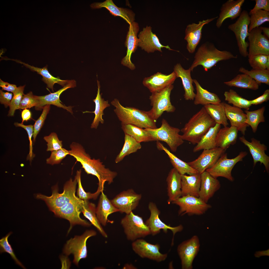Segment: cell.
Instances as JSON below:
<instances>
[{
    "instance_id": "11",
    "label": "cell",
    "mask_w": 269,
    "mask_h": 269,
    "mask_svg": "<svg viewBox=\"0 0 269 269\" xmlns=\"http://www.w3.org/2000/svg\"><path fill=\"white\" fill-rule=\"evenodd\" d=\"M82 201V200L77 197L74 199L53 212L56 216L65 219L69 221L70 226L67 234L75 225L78 224L89 227L91 224L80 217Z\"/></svg>"
},
{
    "instance_id": "20",
    "label": "cell",
    "mask_w": 269,
    "mask_h": 269,
    "mask_svg": "<svg viewBox=\"0 0 269 269\" xmlns=\"http://www.w3.org/2000/svg\"><path fill=\"white\" fill-rule=\"evenodd\" d=\"M218 16L200 21L197 23H193L188 25L185 30L184 39L187 42V48L188 52L193 54L199 43L202 37V28L205 25L209 23Z\"/></svg>"
},
{
    "instance_id": "12",
    "label": "cell",
    "mask_w": 269,
    "mask_h": 269,
    "mask_svg": "<svg viewBox=\"0 0 269 269\" xmlns=\"http://www.w3.org/2000/svg\"><path fill=\"white\" fill-rule=\"evenodd\" d=\"M247 153L246 151H242L234 158L229 159L227 158V153H224L213 166L206 171L215 178L222 177L233 182L234 180L231 174L233 168L237 163L243 160Z\"/></svg>"
},
{
    "instance_id": "38",
    "label": "cell",
    "mask_w": 269,
    "mask_h": 269,
    "mask_svg": "<svg viewBox=\"0 0 269 269\" xmlns=\"http://www.w3.org/2000/svg\"><path fill=\"white\" fill-rule=\"evenodd\" d=\"M95 205L90 202L88 200H82L80 208L81 212L83 213L84 216L90 222L91 224L94 226L102 235L107 238V234L102 227L96 216Z\"/></svg>"
},
{
    "instance_id": "8",
    "label": "cell",
    "mask_w": 269,
    "mask_h": 269,
    "mask_svg": "<svg viewBox=\"0 0 269 269\" xmlns=\"http://www.w3.org/2000/svg\"><path fill=\"white\" fill-rule=\"evenodd\" d=\"M96 232L93 230H87L80 236H75L66 242L63 249V253L68 256L72 254L73 262L76 266L80 260L86 258L87 256L86 242L89 238L95 236Z\"/></svg>"
},
{
    "instance_id": "5",
    "label": "cell",
    "mask_w": 269,
    "mask_h": 269,
    "mask_svg": "<svg viewBox=\"0 0 269 269\" xmlns=\"http://www.w3.org/2000/svg\"><path fill=\"white\" fill-rule=\"evenodd\" d=\"M77 181L76 177L73 180L71 178L67 182L64 187L63 192H58L57 186L52 188V194L50 196H47L40 194H37L36 198L44 201L52 212L63 206L67 203L75 199Z\"/></svg>"
},
{
    "instance_id": "9",
    "label": "cell",
    "mask_w": 269,
    "mask_h": 269,
    "mask_svg": "<svg viewBox=\"0 0 269 269\" xmlns=\"http://www.w3.org/2000/svg\"><path fill=\"white\" fill-rule=\"evenodd\" d=\"M121 223L129 240L133 241L151 234L149 227L142 218L132 211L126 214L121 219Z\"/></svg>"
},
{
    "instance_id": "19",
    "label": "cell",
    "mask_w": 269,
    "mask_h": 269,
    "mask_svg": "<svg viewBox=\"0 0 269 269\" xmlns=\"http://www.w3.org/2000/svg\"><path fill=\"white\" fill-rule=\"evenodd\" d=\"M141 198V194L131 189L122 192L111 201L119 212L127 214L136 207Z\"/></svg>"
},
{
    "instance_id": "35",
    "label": "cell",
    "mask_w": 269,
    "mask_h": 269,
    "mask_svg": "<svg viewBox=\"0 0 269 269\" xmlns=\"http://www.w3.org/2000/svg\"><path fill=\"white\" fill-rule=\"evenodd\" d=\"M156 145L158 149L163 150L166 153L174 168L181 175L187 174L189 175H191L199 173L196 170L190 166L187 163L182 160L172 153L159 141H157Z\"/></svg>"
},
{
    "instance_id": "64",
    "label": "cell",
    "mask_w": 269,
    "mask_h": 269,
    "mask_svg": "<svg viewBox=\"0 0 269 269\" xmlns=\"http://www.w3.org/2000/svg\"><path fill=\"white\" fill-rule=\"evenodd\" d=\"M260 253H258L257 252L256 253L255 256L256 257H259L261 256L267 255L269 256V249L265 251H259L258 252Z\"/></svg>"
},
{
    "instance_id": "41",
    "label": "cell",
    "mask_w": 269,
    "mask_h": 269,
    "mask_svg": "<svg viewBox=\"0 0 269 269\" xmlns=\"http://www.w3.org/2000/svg\"><path fill=\"white\" fill-rule=\"evenodd\" d=\"M206 111L215 123L227 126L229 124L225 115L224 102L215 104H210L204 106Z\"/></svg>"
},
{
    "instance_id": "6",
    "label": "cell",
    "mask_w": 269,
    "mask_h": 269,
    "mask_svg": "<svg viewBox=\"0 0 269 269\" xmlns=\"http://www.w3.org/2000/svg\"><path fill=\"white\" fill-rule=\"evenodd\" d=\"M161 123L159 128L144 129L149 133L153 141H164L172 152H175L178 147L184 142L181 135L179 134L181 130L171 126L164 119L162 120Z\"/></svg>"
},
{
    "instance_id": "56",
    "label": "cell",
    "mask_w": 269,
    "mask_h": 269,
    "mask_svg": "<svg viewBox=\"0 0 269 269\" xmlns=\"http://www.w3.org/2000/svg\"><path fill=\"white\" fill-rule=\"evenodd\" d=\"M69 154V150L63 148L52 151L50 156L46 160V163L52 165L59 164Z\"/></svg>"
},
{
    "instance_id": "53",
    "label": "cell",
    "mask_w": 269,
    "mask_h": 269,
    "mask_svg": "<svg viewBox=\"0 0 269 269\" xmlns=\"http://www.w3.org/2000/svg\"><path fill=\"white\" fill-rule=\"evenodd\" d=\"M44 139L47 143V151L52 152L62 148V141L59 140L55 133H52L49 135L44 136Z\"/></svg>"
},
{
    "instance_id": "31",
    "label": "cell",
    "mask_w": 269,
    "mask_h": 269,
    "mask_svg": "<svg viewBox=\"0 0 269 269\" xmlns=\"http://www.w3.org/2000/svg\"><path fill=\"white\" fill-rule=\"evenodd\" d=\"M174 70L177 77L180 78L182 80L185 90L184 96L185 100H193L196 94L194 92L195 90L193 85V79L191 76V70L190 68L188 69H185L179 63L174 66Z\"/></svg>"
},
{
    "instance_id": "1",
    "label": "cell",
    "mask_w": 269,
    "mask_h": 269,
    "mask_svg": "<svg viewBox=\"0 0 269 269\" xmlns=\"http://www.w3.org/2000/svg\"><path fill=\"white\" fill-rule=\"evenodd\" d=\"M70 148L69 155L80 163L87 174L93 175L97 178L99 181L98 189L103 191L106 182H108L109 184L113 182L117 175L116 172L106 168L100 159H91L80 144L73 142L70 145Z\"/></svg>"
},
{
    "instance_id": "13",
    "label": "cell",
    "mask_w": 269,
    "mask_h": 269,
    "mask_svg": "<svg viewBox=\"0 0 269 269\" xmlns=\"http://www.w3.org/2000/svg\"><path fill=\"white\" fill-rule=\"evenodd\" d=\"M172 203L179 206L178 214L181 215H202L211 207L199 197L189 195L182 196Z\"/></svg>"
},
{
    "instance_id": "36",
    "label": "cell",
    "mask_w": 269,
    "mask_h": 269,
    "mask_svg": "<svg viewBox=\"0 0 269 269\" xmlns=\"http://www.w3.org/2000/svg\"><path fill=\"white\" fill-rule=\"evenodd\" d=\"M98 90L95 98L93 100L95 104V110L93 112L86 111L83 113L88 112L94 113L95 116L91 125V128L96 129L100 123L102 124L104 123V121L102 118L104 115V111L106 108L109 107L110 104L108 100L105 101L102 98V94H100V82L97 80Z\"/></svg>"
},
{
    "instance_id": "24",
    "label": "cell",
    "mask_w": 269,
    "mask_h": 269,
    "mask_svg": "<svg viewBox=\"0 0 269 269\" xmlns=\"http://www.w3.org/2000/svg\"><path fill=\"white\" fill-rule=\"evenodd\" d=\"M125 42V46L127 48V54L122 59L121 63L132 70L135 69V67L131 61L132 53H134L138 46L139 39L137 37V34L139 27L138 23L134 22L129 25Z\"/></svg>"
},
{
    "instance_id": "48",
    "label": "cell",
    "mask_w": 269,
    "mask_h": 269,
    "mask_svg": "<svg viewBox=\"0 0 269 269\" xmlns=\"http://www.w3.org/2000/svg\"><path fill=\"white\" fill-rule=\"evenodd\" d=\"M250 17L249 33L253 29L259 27L265 22L269 21V12L260 10L251 15Z\"/></svg>"
},
{
    "instance_id": "44",
    "label": "cell",
    "mask_w": 269,
    "mask_h": 269,
    "mask_svg": "<svg viewBox=\"0 0 269 269\" xmlns=\"http://www.w3.org/2000/svg\"><path fill=\"white\" fill-rule=\"evenodd\" d=\"M140 143L138 142L133 137L125 134L124 143L122 149L115 159V162L118 163L122 161L124 158L130 154L135 152L141 148Z\"/></svg>"
},
{
    "instance_id": "50",
    "label": "cell",
    "mask_w": 269,
    "mask_h": 269,
    "mask_svg": "<svg viewBox=\"0 0 269 269\" xmlns=\"http://www.w3.org/2000/svg\"><path fill=\"white\" fill-rule=\"evenodd\" d=\"M12 233L11 232L8 233L5 236L0 240V253L6 252L9 254L16 264L23 269H26L25 267L22 263L17 259L14 253L11 245L8 241V238Z\"/></svg>"
},
{
    "instance_id": "49",
    "label": "cell",
    "mask_w": 269,
    "mask_h": 269,
    "mask_svg": "<svg viewBox=\"0 0 269 269\" xmlns=\"http://www.w3.org/2000/svg\"><path fill=\"white\" fill-rule=\"evenodd\" d=\"M249 64L253 69L269 70V55L260 54L248 58Z\"/></svg>"
},
{
    "instance_id": "52",
    "label": "cell",
    "mask_w": 269,
    "mask_h": 269,
    "mask_svg": "<svg viewBox=\"0 0 269 269\" xmlns=\"http://www.w3.org/2000/svg\"><path fill=\"white\" fill-rule=\"evenodd\" d=\"M81 171L80 170L77 171L75 176L77 179L78 185L77 194L78 197L80 199L84 200H88L92 199H96L100 192L97 190L94 193L85 192L82 187L81 184Z\"/></svg>"
},
{
    "instance_id": "26",
    "label": "cell",
    "mask_w": 269,
    "mask_h": 269,
    "mask_svg": "<svg viewBox=\"0 0 269 269\" xmlns=\"http://www.w3.org/2000/svg\"><path fill=\"white\" fill-rule=\"evenodd\" d=\"M201 175V183L199 197L207 203L215 193L220 189V184L217 178L213 177L206 171Z\"/></svg>"
},
{
    "instance_id": "61",
    "label": "cell",
    "mask_w": 269,
    "mask_h": 269,
    "mask_svg": "<svg viewBox=\"0 0 269 269\" xmlns=\"http://www.w3.org/2000/svg\"><path fill=\"white\" fill-rule=\"evenodd\" d=\"M0 86L2 88V90L11 92L13 93L15 92L17 87L16 85L5 82L1 79H0Z\"/></svg>"
},
{
    "instance_id": "51",
    "label": "cell",
    "mask_w": 269,
    "mask_h": 269,
    "mask_svg": "<svg viewBox=\"0 0 269 269\" xmlns=\"http://www.w3.org/2000/svg\"><path fill=\"white\" fill-rule=\"evenodd\" d=\"M25 85L20 86L17 87L13 93V96L9 106V110L8 115L13 116L15 110L19 109L22 97L24 94L23 91Z\"/></svg>"
},
{
    "instance_id": "54",
    "label": "cell",
    "mask_w": 269,
    "mask_h": 269,
    "mask_svg": "<svg viewBox=\"0 0 269 269\" xmlns=\"http://www.w3.org/2000/svg\"><path fill=\"white\" fill-rule=\"evenodd\" d=\"M50 108V105H47L43 108L42 112L38 119L35 121L33 126V142L34 143L38 134L43 127L45 121Z\"/></svg>"
},
{
    "instance_id": "33",
    "label": "cell",
    "mask_w": 269,
    "mask_h": 269,
    "mask_svg": "<svg viewBox=\"0 0 269 269\" xmlns=\"http://www.w3.org/2000/svg\"><path fill=\"white\" fill-rule=\"evenodd\" d=\"M96 209L97 217L101 224L106 226L109 220L108 217L110 214L119 211L112 204L103 191L101 192Z\"/></svg>"
},
{
    "instance_id": "46",
    "label": "cell",
    "mask_w": 269,
    "mask_h": 269,
    "mask_svg": "<svg viewBox=\"0 0 269 269\" xmlns=\"http://www.w3.org/2000/svg\"><path fill=\"white\" fill-rule=\"evenodd\" d=\"M224 95L225 100L234 106L248 110L252 105L250 100L243 98L232 89L225 91Z\"/></svg>"
},
{
    "instance_id": "45",
    "label": "cell",
    "mask_w": 269,
    "mask_h": 269,
    "mask_svg": "<svg viewBox=\"0 0 269 269\" xmlns=\"http://www.w3.org/2000/svg\"><path fill=\"white\" fill-rule=\"evenodd\" d=\"M265 109V107L263 106L254 111H245L246 116V123L251 126L254 133L256 132L259 124L265 121L264 116Z\"/></svg>"
},
{
    "instance_id": "4",
    "label": "cell",
    "mask_w": 269,
    "mask_h": 269,
    "mask_svg": "<svg viewBox=\"0 0 269 269\" xmlns=\"http://www.w3.org/2000/svg\"><path fill=\"white\" fill-rule=\"evenodd\" d=\"M237 56L230 52L220 51L212 43L206 42L198 48L194 56V60L190 67L191 71L199 65L202 66L207 71L217 62L231 59H237Z\"/></svg>"
},
{
    "instance_id": "28",
    "label": "cell",
    "mask_w": 269,
    "mask_h": 269,
    "mask_svg": "<svg viewBox=\"0 0 269 269\" xmlns=\"http://www.w3.org/2000/svg\"><path fill=\"white\" fill-rule=\"evenodd\" d=\"M226 116L230 123L231 126L237 128L238 131L244 135L247 127L249 126L246 123V114L241 109L224 102Z\"/></svg>"
},
{
    "instance_id": "57",
    "label": "cell",
    "mask_w": 269,
    "mask_h": 269,
    "mask_svg": "<svg viewBox=\"0 0 269 269\" xmlns=\"http://www.w3.org/2000/svg\"><path fill=\"white\" fill-rule=\"evenodd\" d=\"M14 125L16 127H20L23 128L26 130L27 133L30 143L29 153L27 156V160L31 161L35 156V155L33 152L32 142V137L33 135L34 131L33 126L31 125H25L23 123L17 122L15 123Z\"/></svg>"
},
{
    "instance_id": "37",
    "label": "cell",
    "mask_w": 269,
    "mask_h": 269,
    "mask_svg": "<svg viewBox=\"0 0 269 269\" xmlns=\"http://www.w3.org/2000/svg\"><path fill=\"white\" fill-rule=\"evenodd\" d=\"M18 63L24 65L31 71H35L41 75L43 77L42 80L47 84V87L52 89L53 91V86L55 83H58L64 87L68 82V80H63L59 77H55L53 76L49 72L47 69V66L42 68L35 67L29 65L19 61L13 60Z\"/></svg>"
},
{
    "instance_id": "55",
    "label": "cell",
    "mask_w": 269,
    "mask_h": 269,
    "mask_svg": "<svg viewBox=\"0 0 269 269\" xmlns=\"http://www.w3.org/2000/svg\"><path fill=\"white\" fill-rule=\"evenodd\" d=\"M39 101L37 96L33 95L32 92H30L26 94H24L22 97L19 109H25L37 106Z\"/></svg>"
},
{
    "instance_id": "10",
    "label": "cell",
    "mask_w": 269,
    "mask_h": 269,
    "mask_svg": "<svg viewBox=\"0 0 269 269\" xmlns=\"http://www.w3.org/2000/svg\"><path fill=\"white\" fill-rule=\"evenodd\" d=\"M250 23L249 13L243 10L238 18L234 23L229 25L228 28L234 34L240 54L243 57H248L247 48L249 43L246 39L249 35L248 27Z\"/></svg>"
},
{
    "instance_id": "27",
    "label": "cell",
    "mask_w": 269,
    "mask_h": 269,
    "mask_svg": "<svg viewBox=\"0 0 269 269\" xmlns=\"http://www.w3.org/2000/svg\"><path fill=\"white\" fill-rule=\"evenodd\" d=\"M245 1V0H228L223 3L217 20V27L220 28L227 18L233 20L239 17L242 11V7Z\"/></svg>"
},
{
    "instance_id": "2",
    "label": "cell",
    "mask_w": 269,
    "mask_h": 269,
    "mask_svg": "<svg viewBox=\"0 0 269 269\" xmlns=\"http://www.w3.org/2000/svg\"><path fill=\"white\" fill-rule=\"evenodd\" d=\"M216 123L206 111L204 107L194 114L181 130L184 140L195 145Z\"/></svg>"
},
{
    "instance_id": "15",
    "label": "cell",
    "mask_w": 269,
    "mask_h": 269,
    "mask_svg": "<svg viewBox=\"0 0 269 269\" xmlns=\"http://www.w3.org/2000/svg\"><path fill=\"white\" fill-rule=\"evenodd\" d=\"M148 208L150 212V215L145 223L149 227L151 234L153 235H155L159 233L161 229L166 233L167 232L168 230H170L172 231L173 234L172 244L175 235L177 232H180L183 230V226L180 225L176 227H171L162 222L159 217L160 211L155 204L153 202H150L148 204Z\"/></svg>"
},
{
    "instance_id": "43",
    "label": "cell",
    "mask_w": 269,
    "mask_h": 269,
    "mask_svg": "<svg viewBox=\"0 0 269 269\" xmlns=\"http://www.w3.org/2000/svg\"><path fill=\"white\" fill-rule=\"evenodd\" d=\"M121 128L125 134L132 136L139 143L153 141L149 133L144 129L132 125L122 124Z\"/></svg>"
},
{
    "instance_id": "7",
    "label": "cell",
    "mask_w": 269,
    "mask_h": 269,
    "mask_svg": "<svg viewBox=\"0 0 269 269\" xmlns=\"http://www.w3.org/2000/svg\"><path fill=\"white\" fill-rule=\"evenodd\" d=\"M173 87V85H170L159 92L152 93L149 96L152 108L148 112L155 121L164 112L171 113L175 111V108L172 105L170 97Z\"/></svg>"
},
{
    "instance_id": "63",
    "label": "cell",
    "mask_w": 269,
    "mask_h": 269,
    "mask_svg": "<svg viewBox=\"0 0 269 269\" xmlns=\"http://www.w3.org/2000/svg\"><path fill=\"white\" fill-rule=\"evenodd\" d=\"M262 32L264 34L268 39L269 38V28L266 27H260Z\"/></svg>"
},
{
    "instance_id": "29",
    "label": "cell",
    "mask_w": 269,
    "mask_h": 269,
    "mask_svg": "<svg viewBox=\"0 0 269 269\" xmlns=\"http://www.w3.org/2000/svg\"><path fill=\"white\" fill-rule=\"evenodd\" d=\"M90 6L93 9L105 8L112 15L122 18L129 25L135 20V14L132 11L129 9L118 7L112 0H106L101 2H94L91 4Z\"/></svg>"
},
{
    "instance_id": "22",
    "label": "cell",
    "mask_w": 269,
    "mask_h": 269,
    "mask_svg": "<svg viewBox=\"0 0 269 269\" xmlns=\"http://www.w3.org/2000/svg\"><path fill=\"white\" fill-rule=\"evenodd\" d=\"M76 86V82L74 80H69L68 83L63 88L56 92L43 96H37L39 101L38 105L35 107L36 110H40L47 105H52L58 107L66 110L72 114H73L72 106H67L62 104L60 99L61 94L67 89L74 88Z\"/></svg>"
},
{
    "instance_id": "40",
    "label": "cell",
    "mask_w": 269,
    "mask_h": 269,
    "mask_svg": "<svg viewBox=\"0 0 269 269\" xmlns=\"http://www.w3.org/2000/svg\"><path fill=\"white\" fill-rule=\"evenodd\" d=\"M221 126L220 125L216 123L214 127L210 128L194 147L193 152H196L202 150L209 149L216 147V135Z\"/></svg>"
},
{
    "instance_id": "42",
    "label": "cell",
    "mask_w": 269,
    "mask_h": 269,
    "mask_svg": "<svg viewBox=\"0 0 269 269\" xmlns=\"http://www.w3.org/2000/svg\"><path fill=\"white\" fill-rule=\"evenodd\" d=\"M230 87L256 90L259 88V84L253 79L245 74H238L231 80L224 82Z\"/></svg>"
},
{
    "instance_id": "17",
    "label": "cell",
    "mask_w": 269,
    "mask_h": 269,
    "mask_svg": "<svg viewBox=\"0 0 269 269\" xmlns=\"http://www.w3.org/2000/svg\"><path fill=\"white\" fill-rule=\"evenodd\" d=\"M248 38L249 42L248 58L258 54L269 55V39L262 34L260 27L251 30Z\"/></svg>"
},
{
    "instance_id": "60",
    "label": "cell",
    "mask_w": 269,
    "mask_h": 269,
    "mask_svg": "<svg viewBox=\"0 0 269 269\" xmlns=\"http://www.w3.org/2000/svg\"><path fill=\"white\" fill-rule=\"evenodd\" d=\"M269 100V90L267 89L264 91L262 95L255 99L250 100V101L252 105H257L267 102Z\"/></svg>"
},
{
    "instance_id": "34",
    "label": "cell",
    "mask_w": 269,
    "mask_h": 269,
    "mask_svg": "<svg viewBox=\"0 0 269 269\" xmlns=\"http://www.w3.org/2000/svg\"><path fill=\"white\" fill-rule=\"evenodd\" d=\"M238 131L236 127L231 126L220 129L216 137V146L226 150L237 141Z\"/></svg>"
},
{
    "instance_id": "47",
    "label": "cell",
    "mask_w": 269,
    "mask_h": 269,
    "mask_svg": "<svg viewBox=\"0 0 269 269\" xmlns=\"http://www.w3.org/2000/svg\"><path fill=\"white\" fill-rule=\"evenodd\" d=\"M239 71L246 74L254 79L259 85L263 83L269 85V70L267 69L257 70L252 69L249 70L243 67L239 68Z\"/></svg>"
},
{
    "instance_id": "3",
    "label": "cell",
    "mask_w": 269,
    "mask_h": 269,
    "mask_svg": "<svg viewBox=\"0 0 269 269\" xmlns=\"http://www.w3.org/2000/svg\"><path fill=\"white\" fill-rule=\"evenodd\" d=\"M111 103L115 107L114 112L121 124L132 125L142 128H157L156 121L151 117L148 111L133 107H124L117 99Z\"/></svg>"
},
{
    "instance_id": "16",
    "label": "cell",
    "mask_w": 269,
    "mask_h": 269,
    "mask_svg": "<svg viewBox=\"0 0 269 269\" xmlns=\"http://www.w3.org/2000/svg\"><path fill=\"white\" fill-rule=\"evenodd\" d=\"M132 245L133 251L141 258L160 262L165 260L167 257V254L160 252V246L158 244H153L143 239H138L133 241Z\"/></svg>"
},
{
    "instance_id": "39",
    "label": "cell",
    "mask_w": 269,
    "mask_h": 269,
    "mask_svg": "<svg viewBox=\"0 0 269 269\" xmlns=\"http://www.w3.org/2000/svg\"><path fill=\"white\" fill-rule=\"evenodd\" d=\"M193 82L195 84L197 92L194 99L195 105L200 104L204 106L221 102V100L217 94L203 88L196 79H193Z\"/></svg>"
},
{
    "instance_id": "59",
    "label": "cell",
    "mask_w": 269,
    "mask_h": 269,
    "mask_svg": "<svg viewBox=\"0 0 269 269\" xmlns=\"http://www.w3.org/2000/svg\"><path fill=\"white\" fill-rule=\"evenodd\" d=\"M12 94L9 92H4L0 90V102L5 107L9 106L12 99Z\"/></svg>"
},
{
    "instance_id": "14",
    "label": "cell",
    "mask_w": 269,
    "mask_h": 269,
    "mask_svg": "<svg viewBox=\"0 0 269 269\" xmlns=\"http://www.w3.org/2000/svg\"><path fill=\"white\" fill-rule=\"evenodd\" d=\"M225 151L217 147L209 149L204 150L197 159L187 163L201 174L213 166Z\"/></svg>"
},
{
    "instance_id": "62",
    "label": "cell",
    "mask_w": 269,
    "mask_h": 269,
    "mask_svg": "<svg viewBox=\"0 0 269 269\" xmlns=\"http://www.w3.org/2000/svg\"><path fill=\"white\" fill-rule=\"evenodd\" d=\"M21 117L22 119V123L24 121H27L30 120L31 117V113L30 111L27 109H24L21 113Z\"/></svg>"
},
{
    "instance_id": "25",
    "label": "cell",
    "mask_w": 269,
    "mask_h": 269,
    "mask_svg": "<svg viewBox=\"0 0 269 269\" xmlns=\"http://www.w3.org/2000/svg\"><path fill=\"white\" fill-rule=\"evenodd\" d=\"M176 78L174 71L168 75L158 72L150 77H145L143 84L152 93L159 92L172 84Z\"/></svg>"
},
{
    "instance_id": "32",
    "label": "cell",
    "mask_w": 269,
    "mask_h": 269,
    "mask_svg": "<svg viewBox=\"0 0 269 269\" xmlns=\"http://www.w3.org/2000/svg\"><path fill=\"white\" fill-rule=\"evenodd\" d=\"M201 183V175L199 173L188 176L181 175L182 196L189 195L199 197Z\"/></svg>"
},
{
    "instance_id": "18",
    "label": "cell",
    "mask_w": 269,
    "mask_h": 269,
    "mask_svg": "<svg viewBox=\"0 0 269 269\" xmlns=\"http://www.w3.org/2000/svg\"><path fill=\"white\" fill-rule=\"evenodd\" d=\"M200 246L199 239L196 236L178 246L177 251L181 260L182 269L192 268L193 261L199 251Z\"/></svg>"
},
{
    "instance_id": "58",
    "label": "cell",
    "mask_w": 269,
    "mask_h": 269,
    "mask_svg": "<svg viewBox=\"0 0 269 269\" xmlns=\"http://www.w3.org/2000/svg\"><path fill=\"white\" fill-rule=\"evenodd\" d=\"M255 4L249 13V16L257 11L263 10L269 12V0H255Z\"/></svg>"
},
{
    "instance_id": "21",
    "label": "cell",
    "mask_w": 269,
    "mask_h": 269,
    "mask_svg": "<svg viewBox=\"0 0 269 269\" xmlns=\"http://www.w3.org/2000/svg\"><path fill=\"white\" fill-rule=\"evenodd\" d=\"M239 139L248 148L253 159L254 166L260 162L261 164H263L266 171L269 173V156L265 153V151L267 149V147L254 138L251 139L250 142L247 140L244 136L240 137Z\"/></svg>"
},
{
    "instance_id": "23",
    "label": "cell",
    "mask_w": 269,
    "mask_h": 269,
    "mask_svg": "<svg viewBox=\"0 0 269 269\" xmlns=\"http://www.w3.org/2000/svg\"><path fill=\"white\" fill-rule=\"evenodd\" d=\"M150 26H147L140 32L138 35V46L148 53L156 51L162 52L161 49L164 48L171 50L168 45L164 46L160 43L156 34L152 32Z\"/></svg>"
},
{
    "instance_id": "30",
    "label": "cell",
    "mask_w": 269,
    "mask_h": 269,
    "mask_svg": "<svg viewBox=\"0 0 269 269\" xmlns=\"http://www.w3.org/2000/svg\"><path fill=\"white\" fill-rule=\"evenodd\" d=\"M181 175L174 168L171 169L168 174L166 182L168 204L182 196Z\"/></svg>"
}]
</instances>
